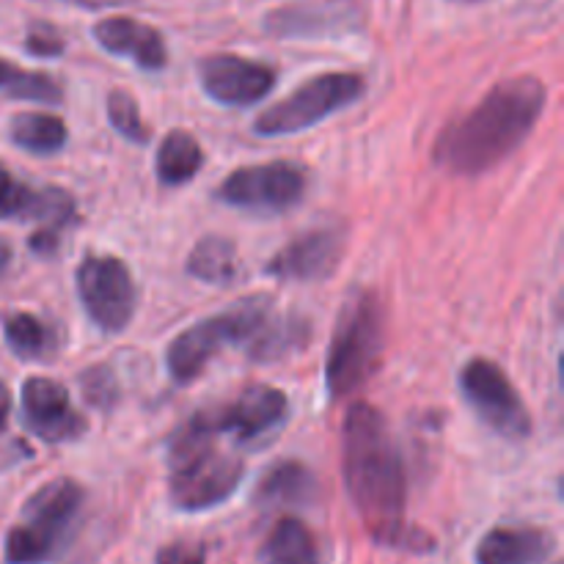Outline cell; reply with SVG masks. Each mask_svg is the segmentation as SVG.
I'll use <instances>...</instances> for the list:
<instances>
[{"label": "cell", "instance_id": "obj_17", "mask_svg": "<svg viewBox=\"0 0 564 564\" xmlns=\"http://www.w3.org/2000/svg\"><path fill=\"white\" fill-rule=\"evenodd\" d=\"M554 532L540 527H496L474 551L477 564H545L554 556Z\"/></svg>", "mask_w": 564, "mask_h": 564}, {"label": "cell", "instance_id": "obj_23", "mask_svg": "<svg viewBox=\"0 0 564 564\" xmlns=\"http://www.w3.org/2000/svg\"><path fill=\"white\" fill-rule=\"evenodd\" d=\"M264 28L281 39L323 36V33H336L347 28V14L330 9H281L268 14Z\"/></svg>", "mask_w": 564, "mask_h": 564}, {"label": "cell", "instance_id": "obj_1", "mask_svg": "<svg viewBox=\"0 0 564 564\" xmlns=\"http://www.w3.org/2000/svg\"><path fill=\"white\" fill-rule=\"evenodd\" d=\"M341 474L347 494L375 543L405 554H430L435 538L405 521L408 474L383 413L352 402L341 422Z\"/></svg>", "mask_w": 564, "mask_h": 564}, {"label": "cell", "instance_id": "obj_12", "mask_svg": "<svg viewBox=\"0 0 564 564\" xmlns=\"http://www.w3.org/2000/svg\"><path fill=\"white\" fill-rule=\"evenodd\" d=\"M22 422L36 438L47 444H64L86 433L88 422L75 405L72 397L58 380L53 378H28L22 383Z\"/></svg>", "mask_w": 564, "mask_h": 564}, {"label": "cell", "instance_id": "obj_30", "mask_svg": "<svg viewBox=\"0 0 564 564\" xmlns=\"http://www.w3.org/2000/svg\"><path fill=\"white\" fill-rule=\"evenodd\" d=\"M154 564H207V549L191 540H176L158 551Z\"/></svg>", "mask_w": 564, "mask_h": 564}, {"label": "cell", "instance_id": "obj_22", "mask_svg": "<svg viewBox=\"0 0 564 564\" xmlns=\"http://www.w3.org/2000/svg\"><path fill=\"white\" fill-rule=\"evenodd\" d=\"M11 141L33 154H53L66 143V124L61 116L44 110L17 113L9 124Z\"/></svg>", "mask_w": 564, "mask_h": 564}, {"label": "cell", "instance_id": "obj_20", "mask_svg": "<svg viewBox=\"0 0 564 564\" xmlns=\"http://www.w3.org/2000/svg\"><path fill=\"white\" fill-rule=\"evenodd\" d=\"M204 152L198 147L196 138L185 130H171L169 135L160 141L158 158H154V169H158V180L169 187H180L191 182L193 176L202 171Z\"/></svg>", "mask_w": 564, "mask_h": 564}, {"label": "cell", "instance_id": "obj_13", "mask_svg": "<svg viewBox=\"0 0 564 564\" xmlns=\"http://www.w3.org/2000/svg\"><path fill=\"white\" fill-rule=\"evenodd\" d=\"M345 253V231L334 226L312 229L286 242L268 262L264 273L281 281H325L336 273Z\"/></svg>", "mask_w": 564, "mask_h": 564}, {"label": "cell", "instance_id": "obj_14", "mask_svg": "<svg viewBox=\"0 0 564 564\" xmlns=\"http://www.w3.org/2000/svg\"><path fill=\"white\" fill-rule=\"evenodd\" d=\"M202 413L215 435L229 433L240 444H248V441L262 438L264 433L284 422L286 413H290V400H286L284 391L273 389V386H253L246 394L237 397L231 405Z\"/></svg>", "mask_w": 564, "mask_h": 564}, {"label": "cell", "instance_id": "obj_8", "mask_svg": "<svg viewBox=\"0 0 564 564\" xmlns=\"http://www.w3.org/2000/svg\"><path fill=\"white\" fill-rule=\"evenodd\" d=\"M83 308L105 334H121L135 314L138 290L130 268L119 257L97 253L83 259L75 273Z\"/></svg>", "mask_w": 564, "mask_h": 564}, {"label": "cell", "instance_id": "obj_11", "mask_svg": "<svg viewBox=\"0 0 564 564\" xmlns=\"http://www.w3.org/2000/svg\"><path fill=\"white\" fill-rule=\"evenodd\" d=\"M198 80L204 94L220 105L248 108L268 97L275 88V69L240 55H207L198 61Z\"/></svg>", "mask_w": 564, "mask_h": 564}, {"label": "cell", "instance_id": "obj_4", "mask_svg": "<svg viewBox=\"0 0 564 564\" xmlns=\"http://www.w3.org/2000/svg\"><path fill=\"white\" fill-rule=\"evenodd\" d=\"M383 306L375 292H356L345 301L330 336L325 361V389L330 400H345L372 380L383 361Z\"/></svg>", "mask_w": 564, "mask_h": 564}, {"label": "cell", "instance_id": "obj_19", "mask_svg": "<svg viewBox=\"0 0 564 564\" xmlns=\"http://www.w3.org/2000/svg\"><path fill=\"white\" fill-rule=\"evenodd\" d=\"M187 273L204 284L229 286L240 279V259L235 242L220 235H207L193 246L187 257Z\"/></svg>", "mask_w": 564, "mask_h": 564}, {"label": "cell", "instance_id": "obj_34", "mask_svg": "<svg viewBox=\"0 0 564 564\" xmlns=\"http://www.w3.org/2000/svg\"><path fill=\"white\" fill-rule=\"evenodd\" d=\"M463 3H477V0H463Z\"/></svg>", "mask_w": 564, "mask_h": 564}, {"label": "cell", "instance_id": "obj_10", "mask_svg": "<svg viewBox=\"0 0 564 564\" xmlns=\"http://www.w3.org/2000/svg\"><path fill=\"white\" fill-rule=\"evenodd\" d=\"M306 182V169L292 160L246 165V169L231 171L220 182L218 198L229 207L248 209V213H286L303 198Z\"/></svg>", "mask_w": 564, "mask_h": 564}, {"label": "cell", "instance_id": "obj_25", "mask_svg": "<svg viewBox=\"0 0 564 564\" xmlns=\"http://www.w3.org/2000/svg\"><path fill=\"white\" fill-rule=\"evenodd\" d=\"M3 336L11 352L20 358H28V361L44 358L55 350V330L50 325H44L36 314H9L3 325Z\"/></svg>", "mask_w": 564, "mask_h": 564}, {"label": "cell", "instance_id": "obj_18", "mask_svg": "<svg viewBox=\"0 0 564 564\" xmlns=\"http://www.w3.org/2000/svg\"><path fill=\"white\" fill-rule=\"evenodd\" d=\"M317 477L297 460H281L262 474L257 501L262 505H312L317 499Z\"/></svg>", "mask_w": 564, "mask_h": 564}, {"label": "cell", "instance_id": "obj_2", "mask_svg": "<svg viewBox=\"0 0 564 564\" xmlns=\"http://www.w3.org/2000/svg\"><path fill=\"white\" fill-rule=\"evenodd\" d=\"M545 99V83L532 75L496 83L466 116L435 138V165L455 176L485 174L527 141L543 116Z\"/></svg>", "mask_w": 564, "mask_h": 564}, {"label": "cell", "instance_id": "obj_26", "mask_svg": "<svg viewBox=\"0 0 564 564\" xmlns=\"http://www.w3.org/2000/svg\"><path fill=\"white\" fill-rule=\"evenodd\" d=\"M108 119L110 124L116 127L119 135H124L127 141L138 143V147H147L149 138H152L149 127L143 124L138 102L132 99V94L121 91V88H116V91L108 94Z\"/></svg>", "mask_w": 564, "mask_h": 564}, {"label": "cell", "instance_id": "obj_28", "mask_svg": "<svg viewBox=\"0 0 564 564\" xmlns=\"http://www.w3.org/2000/svg\"><path fill=\"white\" fill-rule=\"evenodd\" d=\"M77 383H80V391L83 397H86L88 405L99 408V411H110V408L116 405V400H119V383H116V375L110 372V367H102V364L88 367L86 372L77 378Z\"/></svg>", "mask_w": 564, "mask_h": 564}, {"label": "cell", "instance_id": "obj_6", "mask_svg": "<svg viewBox=\"0 0 564 564\" xmlns=\"http://www.w3.org/2000/svg\"><path fill=\"white\" fill-rule=\"evenodd\" d=\"M83 488L75 479H50L22 507V523L6 534V564H44L61 549L80 512Z\"/></svg>", "mask_w": 564, "mask_h": 564}, {"label": "cell", "instance_id": "obj_5", "mask_svg": "<svg viewBox=\"0 0 564 564\" xmlns=\"http://www.w3.org/2000/svg\"><path fill=\"white\" fill-rule=\"evenodd\" d=\"M270 312H273V297L248 295L231 308H226V312L198 319L196 325L176 334L171 339L169 350H165V364H169L171 378L176 383L196 380L209 364V358L218 356L226 345L253 339L270 319Z\"/></svg>", "mask_w": 564, "mask_h": 564}, {"label": "cell", "instance_id": "obj_9", "mask_svg": "<svg viewBox=\"0 0 564 564\" xmlns=\"http://www.w3.org/2000/svg\"><path fill=\"white\" fill-rule=\"evenodd\" d=\"M460 389L468 405L494 433L512 441H523L532 435V416L518 397L512 380L496 361L471 358L460 372Z\"/></svg>", "mask_w": 564, "mask_h": 564}, {"label": "cell", "instance_id": "obj_27", "mask_svg": "<svg viewBox=\"0 0 564 564\" xmlns=\"http://www.w3.org/2000/svg\"><path fill=\"white\" fill-rule=\"evenodd\" d=\"M301 328L306 325L290 323V319H279V323H264L262 330L253 336V350L251 356L257 361H273L281 358L286 350H295V345L301 341Z\"/></svg>", "mask_w": 564, "mask_h": 564}, {"label": "cell", "instance_id": "obj_3", "mask_svg": "<svg viewBox=\"0 0 564 564\" xmlns=\"http://www.w3.org/2000/svg\"><path fill=\"white\" fill-rule=\"evenodd\" d=\"M215 433L204 413H196L171 444V505L182 512H204L235 496L246 477L240 457L215 449Z\"/></svg>", "mask_w": 564, "mask_h": 564}, {"label": "cell", "instance_id": "obj_15", "mask_svg": "<svg viewBox=\"0 0 564 564\" xmlns=\"http://www.w3.org/2000/svg\"><path fill=\"white\" fill-rule=\"evenodd\" d=\"M0 220H44L61 229L75 220V202L58 187L36 191L25 185L0 163Z\"/></svg>", "mask_w": 564, "mask_h": 564}, {"label": "cell", "instance_id": "obj_32", "mask_svg": "<svg viewBox=\"0 0 564 564\" xmlns=\"http://www.w3.org/2000/svg\"><path fill=\"white\" fill-rule=\"evenodd\" d=\"M9 416H11V391L9 386L0 380V433H6V427H9Z\"/></svg>", "mask_w": 564, "mask_h": 564}, {"label": "cell", "instance_id": "obj_33", "mask_svg": "<svg viewBox=\"0 0 564 564\" xmlns=\"http://www.w3.org/2000/svg\"><path fill=\"white\" fill-rule=\"evenodd\" d=\"M11 257H14V253H11V246H9V240H3V237H0V275H3L6 270H9V264H11Z\"/></svg>", "mask_w": 564, "mask_h": 564}, {"label": "cell", "instance_id": "obj_31", "mask_svg": "<svg viewBox=\"0 0 564 564\" xmlns=\"http://www.w3.org/2000/svg\"><path fill=\"white\" fill-rule=\"evenodd\" d=\"M28 246H31V251L39 253V257H53L61 246V229H55V226H44V229L33 231Z\"/></svg>", "mask_w": 564, "mask_h": 564}, {"label": "cell", "instance_id": "obj_24", "mask_svg": "<svg viewBox=\"0 0 564 564\" xmlns=\"http://www.w3.org/2000/svg\"><path fill=\"white\" fill-rule=\"evenodd\" d=\"M0 94L28 99V102L55 105L64 97V88H61V80H55L47 72H33L11 64L9 58H0Z\"/></svg>", "mask_w": 564, "mask_h": 564}, {"label": "cell", "instance_id": "obj_7", "mask_svg": "<svg viewBox=\"0 0 564 564\" xmlns=\"http://www.w3.org/2000/svg\"><path fill=\"white\" fill-rule=\"evenodd\" d=\"M367 83L356 72H325L303 83L281 102L262 110L253 121V132L264 138L295 135L361 99Z\"/></svg>", "mask_w": 564, "mask_h": 564}, {"label": "cell", "instance_id": "obj_21", "mask_svg": "<svg viewBox=\"0 0 564 564\" xmlns=\"http://www.w3.org/2000/svg\"><path fill=\"white\" fill-rule=\"evenodd\" d=\"M262 556L268 564H319V549L312 529L297 518H281L264 540Z\"/></svg>", "mask_w": 564, "mask_h": 564}, {"label": "cell", "instance_id": "obj_29", "mask_svg": "<svg viewBox=\"0 0 564 564\" xmlns=\"http://www.w3.org/2000/svg\"><path fill=\"white\" fill-rule=\"evenodd\" d=\"M25 50L31 55H39V58H53V55L64 53V39L55 31L53 25H44V22H36L31 25L25 39Z\"/></svg>", "mask_w": 564, "mask_h": 564}, {"label": "cell", "instance_id": "obj_16", "mask_svg": "<svg viewBox=\"0 0 564 564\" xmlns=\"http://www.w3.org/2000/svg\"><path fill=\"white\" fill-rule=\"evenodd\" d=\"M91 33L99 47L119 58H132L141 69L158 72L169 61L163 33L132 17H105L91 28Z\"/></svg>", "mask_w": 564, "mask_h": 564}]
</instances>
